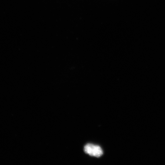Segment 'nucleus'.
<instances>
[{"mask_svg":"<svg viewBox=\"0 0 165 165\" xmlns=\"http://www.w3.org/2000/svg\"><path fill=\"white\" fill-rule=\"evenodd\" d=\"M84 150L86 153L90 156L97 157L101 156L103 153L102 150L99 146L91 144L85 145Z\"/></svg>","mask_w":165,"mask_h":165,"instance_id":"obj_1","label":"nucleus"}]
</instances>
